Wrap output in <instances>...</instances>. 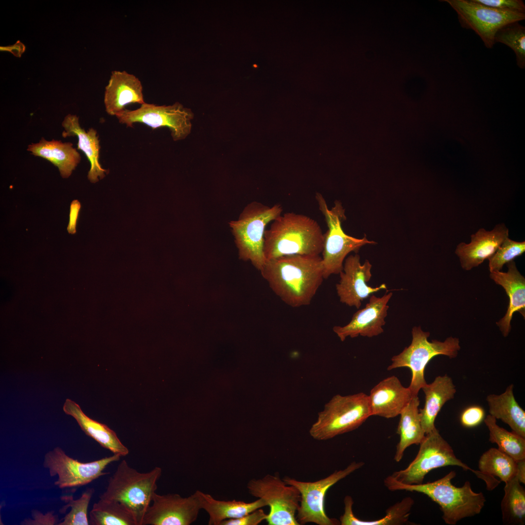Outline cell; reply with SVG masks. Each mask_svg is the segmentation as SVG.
I'll use <instances>...</instances> for the list:
<instances>
[{
	"label": "cell",
	"instance_id": "cell-19",
	"mask_svg": "<svg viewBox=\"0 0 525 525\" xmlns=\"http://www.w3.org/2000/svg\"><path fill=\"white\" fill-rule=\"evenodd\" d=\"M371 416L389 419L400 415L413 396L399 379L392 376L374 386L368 396Z\"/></svg>",
	"mask_w": 525,
	"mask_h": 525
},
{
	"label": "cell",
	"instance_id": "cell-40",
	"mask_svg": "<svg viewBox=\"0 0 525 525\" xmlns=\"http://www.w3.org/2000/svg\"><path fill=\"white\" fill-rule=\"evenodd\" d=\"M32 518L24 519L20 523L22 525H57L58 516L54 515V511H51L43 514L36 509L31 512Z\"/></svg>",
	"mask_w": 525,
	"mask_h": 525
},
{
	"label": "cell",
	"instance_id": "cell-22",
	"mask_svg": "<svg viewBox=\"0 0 525 525\" xmlns=\"http://www.w3.org/2000/svg\"><path fill=\"white\" fill-rule=\"evenodd\" d=\"M62 125L64 130L62 133L63 138L77 136V149L84 152L90 164L88 178L92 183H96L105 176L108 171L103 169L99 162L100 145L97 131L90 128L88 131L82 128L79 122V118L75 115L68 114L64 118Z\"/></svg>",
	"mask_w": 525,
	"mask_h": 525
},
{
	"label": "cell",
	"instance_id": "cell-14",
	"mask_svg": "<svg viewBox=\"0 0 525 525\" xmlns=\"http://www.w3.org/2000/svg\"><path fill=\"white\" fill-rule=\"evenodd\" d=\"M116 116L120 123L127 127H132L134 123L139 122L153 129L168 127L174 140H178L185 139L190 133L193 114L178 103L171 105L145 103L136 110L125 109Z\"/></svg>",
	"mask_w": 525,
	"mask_h": 525
},
{
	"label": "cell",
	"instance_id": "cell-21",
	"mask_svg": "<svg viewBox=\"0 0 525 525\" xmlns=\"http://www.w3.org/2000/svg\"><path fill=\"white\" fill-rule=\"evenodd\" d=\"M508 271L493 272L490 278L505 289L509 298V304L505 316L496 324L503 335L507 336L511 331L513 315L518 312L525 316V279L518 271L515 262L507 263Z\"/></svg>",
	"mask_w": 525,
	"mask_h": 525
},
{
	"label": "cell",
	"instance_id": "cell-29",
	"mask_svg": "<svg viewBox=\"0 0 525 525\" xmlns=\"http://www.w3.org/2000/svg\"><path fill=\"white\" fill-rule=\"evenodd\" d=\"M344 512L339 519L341 525H399L408 522L410 511L414 500L407 497L390 507L385 516L377 520L365 521L358 518L353 513V501L350 496L347 495L344 499Z\"/></svg>",
	"mask_w": 525,
	"mask_h": 525
},
{
	"label": "cell",
	"instance_id": "cell-31",
	"mask_svg": "<svg viewBox=\"0 0 525 525\" xmlns=\"http://www.w3.org/2000/svg\"><path fill=\"white\" fill-rule=\"evenodd\" d=\"M501 508L503 523L524 525L525 521V490L516 476L505 483Z\"/></svg>",
	"mask_w": 525,
	"mask_h": 525
},
{
	"label": "cell",
	"instance_id": "cell-5",
	"mask_svg": "<svg viewBox=\"0 0 525 525\" xmlns=\"http://www.w3.org/2000/svg\"><path fill=\"white\" fill-rule=\"evenodd\" d=\"M282 210L280 204L269 207L253 201L245 207L238 220L229 223L239 258L250 261L259 271L265 262L263 245L266 227L281 215Z\"/></svg>",
	"mask_w": 525,
	"mask_h": 525
},
{
	"label": "cell",
	"instance_id": "cell-12",
	"mask_svg": "<svg viewBox=\"0 0 525 525\" xmlns=\"http://www.w3.org/2000/svg\"><path fill=\"white\" fill-rule=\"evenodd\" d=\"M444 1L455 11L461 26L473 30L488 49L493 48L495 35L500 28L525 19V13L493 8L474 0Z\"/></svg>",
	"mask_w": 525,
	"mask_h": 525
},
{
	"label": "cell",
	"instance_id": "cell-2",
	"mask_svg": "<svg viewBox=\"0 0 525 525\" xmlns=\"http://www.w3.org/2000/svg\"><path fill=\"white\" fill-rule=\"evenodd\" d=\"M265 261L283 256L321 254L324 233L318 223L307 215L286 212L274 219L264 232Z\"/></svg>",
	"mask_w": 525,
	"mask_h": 525
},
{
	"label": "cell",
	"instance_id": "cell-42",
	"mask_svg": "<svg viewBox=\"0 0 525 525\" xmlns=\"http://www.w3.org/2000/svg\"><path fill=\"white\" fill-rule=\"evenodd\" d=\"M0 49V51L9 52L16 57H20L25 51V46L23 43L18 40L13 45L1 46Z\"/></svg>",
	"mask_w": 525,
	"mask_h": 525
},
{
	"label": "cell",
	"instance_id": "cell-36",
	"mask_svg": "<svg viewBox=\"0 0 525 525\" xmlns=\"http://www.w3.org/2000/svg\"><path fill=\"white\" fill-rule=\"evenodd\" d=\"M525 251V242H517L506 238L495 253L488 259L490 273L501 271L507 264Z\"/></svg>",
	"mask_w": 525,
	"mask_h": 525
},
{
	"label": "cell",
	"instance_id": "cell-10",
	"mask_svg": "<svg viewBox=\"0 0 525 525\" xmlns=\"http://www.w3.org/2000/svg\"><path fill=\"white\" fill-rule=\"evenodd\" d=\"M248 493L261 499L269 507L266 521L268 525H299L296 514L300 493L294 486L287 484L279 473L267 474L247 484Z\"/></svg>",
	"mask_w": 525,
	"mask_h": 525
},
{
	"label": "cell",
	"instance_id": "cell-9",
	"mask_svg": "<svg viewBox=\"0 0 525 525\" xmlns=\"http://www.w3.org/2000/svg\"><path fill=\"white\" fill-rule=\"evenodd\" d=\"M420 445L416 457L409 465L391 475L395 479L406 484H421L431 471L447 466H456L470 470L482 480L485 477V474L471 469L457 458L436 428L425 435Z\"/></svg>",
	"mask_w": 525,
	"mask_h": 525
},
{
	"label": "cell",
	"instance_id": "cell-30",
	"mask_svg": "<svg viewBox=\"0 0 525 525\" xmlns=\"http://www.w3.org/2000/svg\"><path fill=\"white\" fill-rule=\"evenodd\" d=\"M91 525H138L134 515L124 504L100 498L89 512Z\"/></svg>",
	"mask_w": 525,
	"mask_h": 525
},
{
	"label": "cell",
	"instance_id": "cell-34",
	"mask_svg": "<svg viewBox=\"0 0 525 525\" xmlns=\"http://www.w3.org/2000/svg\"><path fill=\"white\" fill-rule=\"evenodd\" d=\"M494 43H501L511 49L516 56V64L522 69L525 68V27L514 22L500 28L495 35Z\"/></svg>",
	"mask_w": 525,
	"mask_h": 525
},
{
	"label": "cell",
	"instance_id": "cell-28",
	"mask_svg": "<svg viewBox=\"0 0 525 525\" xmlns=\"http://www.w3.org/2000/svg\"><path fill=\"white\" fill-rule=\"evenodd\" d=\"M419 405L418 396H413L400 414L397 430V433L400 435V440L394 457L397 462L401 461L408 447L413 444H420L425 436L421 425Z\"/></svg>",
	"mask_w": 525,
	"mask_h": 525
},
{
	"label": "cell",
	"instance_id": "cell-24",
	"mask_svg": "<svg viewBox=\"0 0 525 525\" xmlns=\"http://www.w3.org/2000/svg\"><path fill=\"white\" fill-rule=\"evenodd\" d=\"M425 394V404L419 410L422 428L427 434L435 428V419L444 404L453 399L455 386L452 378L445 374L438 376L421 388Z\"/></svg>",
	"mask_w": 525,
	"mask_h": 525
},
{
	"label": "cell",
	"instance_id": "cell-32",
	"mask_svg": "<svg viewBox=\"0 0 525 525\" xmlns=\"http://www.w3.org/2000/svg\"><path fill=\"white\" fill-rule=\"evenodd\" d=\"M484 420L490 432V441L497 444L498 449L516 461L525 459V438L500 427L490 414Z\"/></svg>",
	"mask_w": 525,
	"mask_h": 525
},
{
	"label": "cell",
	"instance_id": "cell-17",
	"mask_svg": "<svg viewBox=\"0 0 525 525\" xmlns=\"http://www.w3.org/2000/svg\"><path fill=\"white\" fill-rule=\"evenodd\" d=\"M392 296V292L382 297L371 295L365 307L355 313L349 323L344 326H334L333 331L341 341L348 337H372L379 335L384 332L383 326L385 324V318L389 308L387 303Z\"/></svg>",
	"mask_w": 525,
	"mask_h": 525
},
{
	"label": "cell",
	"instance_id": "cell-13",
	"mask_svg": "<svg viewBox=\"0 0 525 525\" xmlns=\"http://www.w3.org/2000/svg\"><path fill=\"white\" fill-rule=\"evenodd\" d=\"M121 456L113 454L94 461L83 463L68 455L59 447L47 452L43 466L51 477L57 475L54 485L60 489L79 487L88 484L108 473L104 472L110 463L119 461Z\"/></svg>",
	"mask_w": 525,
	"mask_h": 525
},
{
	"label": "cell",
	"instance_id": "cell-37",
	"mask_svg": "<svg viewBox=\"0 0 525 525\" xmlns=\"http://www.w3.org/2000/svg\"><path fill=\"white\" fill-rule=\"evenodd\" d=\"M485 418L484 409L479 405H472L465 408L461 413L460 420L466 427L472 428L479 425Z\"/></svg>",
	"mask_w": 525,
	"mask_h": 525
},
{
	"label": "cell",
	"instance_id": "cell-41",
	"mask_svg": "<svg viewBox=\"0 0 525 525\" xmlns=\"http://www.w3.org/2000/svg\"><path fill=\"white\" fill-rule=\"evenodd\" d=\"M80 208L81 205L80 202L78 200H73L71 203L70 207V220L67 228V230L69 233L74 234L76 231V228L77 220Z\"/></svg>",
	"mask_w": 525,
	"mask_h": 525
},
{
	"label": "cell",
	"instance_id": "cell-26",
	"mask_svg": "<svg viewBox=\"0 0 525 525\" xmlns=\"http://www.w3.org/2000/svg\"><path fill=\"white\" fill-rule=\"evenodd\" d=\"M196 491L201 509L205 510L209 515V525H221L225 520L242 517L266 506L261 499L249 503L236 500H219L210 494L199 490Z\"/></svg>",
	"mask_w": 525,
	"mask_h": 525
},
{
	"label": "cell",
	"instance_id": "cell-8",
	"mask_svg": "<svg viewBox=\"0 0 525 525\" xmlns=\"http://www.w3.org/2000/svg\"><path fill=\"white\" fill-rule=\"evenodd\" d=\"M315 199L318 208L324 216L328 230L324 234L322 263L324 279L332 274H338L343 270L344 261L351 252L356 253L367 244H376L369 241L365 236L357 238L347 234L342 228V223L346 220L345 210L341 202L336 201L330 209L323 196L317 193Z\"/></svg>",
	"mask_w": 525,
	"mask_h": 525
},
{
	"label": "cell",
	"instance_id": "cell-11",
	"mask_svg": "<svg viewBox=\"0 0 525 525\" xmlns=\"http://www.w3.org/2000/svg\"><path fill=\"white\" fill-rule=\"evenodd\" d=\"M363 462L353 461L344 469L335 471L329 476L314 482L298 481L289 476L282 478L295 487L300 493L296 518L300 525L315 523L318 525H335L337 520L328 516L325 511V497L328 490L341 479L364 466Z\"/></svg>",
	"mask_w": 525,
	"mask_h": 525
},
{
	"label": "cell",
	"instance_id": "cell-6",
	"mask_svg": "<svg viewBox=\"0 0 525 525\" xmlns=\"http://www.w3.org/2000/svg\"><path fill=\"white\" fill-rule=\"evenodd\" d=\"M371 416L368 395L363 392L336 394L318 413L309 434L317 440L331 439L357 429Z\"/></svg>",
	"mask_w": 525,
	"mask_h": 525
},
{
	"label": "cell",
	"instance_id": "cell-3",
	"mask_svg": "<svg viewBox=\"0 0 525 525\" xmlns=\"http://www.w3.org/2000/svg\"><path fill=\"white\" fill-rule=\"evenodd\" d=\"M455 475V471H451L434 482L410 485L399 482L390 475L385 479L384 484L391 491L405 490L427 495L439 506L445 523L455 525L463 518L479 514L486 502L483 493L473 491L469 481L461 487L453 485L451 481Z\"/></svg>",
	"mask_w": 525,
	"mask_h": 525
},
{
	"label": "cell",
	"instance_id": "cell-43",
	"mask_svg": "<svg viewBox=\"0 0 525 525\" xmlns=\"http://www.w3.org/2000/svg\"><path fill=\"white\" fill-rule=\"evenodd\" d=\"M515 476L521 483L525 484V459L517 461Z\"/></svg>",
	"mask_w": 525,
	"mask_h": 525
},
{
	"label": "cell",
	"instance_id": "cell-20",
	"mask_svg": "<svg viewBox=\"0 0 525 525\" xmlns=\"http://www.w3.org/2000/svg\"><path fill=\"white\" fill-rule=\"evenodd\" d=\"M142 90L141 82L134 75L125 71H112L105 92L106 112L116 116L128 104L145 103Z\"/></svg>",
	"mask_w": 525,
	"mask_h": 525
},
{
	"label": "cell",
	"instance_id": "cell-4",
	"mask_svg": "<svg viewBox=\"0 0 525 525\" xmlns=\"http://www.w3.org/2000/svg\"><path fill=\"white\" fill-rule=\"evenodd\" d=\"M161 474L162 469L159 467L148 472H140L123 459L109 478L105 490L99 498L124 504L134 515L138 525H142Z\"/></svg>",
	"mask_w": 525,
	"mask_h": 525
},
{
	"label": "cell",
	"instance_id": "cell-38",
	"mask_svg": "<svg viewBox=\"0 0 525 525\" xmlns=\"http://www.w3.org/2000/svg\"><path fill=\"white\" fill-rule=\"evenodd\" d=\"M476 2L493 8L525 13V5L521 0H474Z\"/></svg>",
	"mask_w": 525,
	"mask_h": 525
},
{
	"label": "cell",
	"instance_id": "cell-25",
	"mask_svg": "<svg viewBox=\"0 0 525 525\" xmlns=\"http://www.w3.org/2000/svg\"><path fill=\"white\" fill-rule=\"evenodd\" d=\"M27 151L34 156L49 161L58 168L61 176L68 178L81 161V156L70 142L42 138L38 142L29 145Z\"/></svg>",
	"mask_w": 525,
	"mask_h": 525
},
{
	"label": "cell",
	"instance_id": "cell-33",
	"mask_svg": "<svg viewBox=\"0 0 525 525\" xmlns=\"http://www.w3.org/2000/svg\"><path fill=\"white\" fill-rule=\"evenodd\" d=\"M478 469L480 472L497 476L506 483L515 476L517 461L499 449L491 448L480 456Z\"/></svg>",
	"mask_w": 525,
	"mask_h": 525
},
{
	"label": "cell",
	"instance_id": "cell-18",
	"mask_svg": "<svg viewBox=\"0 0 525 525\" xmlns=\"http://www.w3.org/2000/svg\"><path fill=\"white\" fill-rule=\"evenodd\" d=\"M471 237L470 243H459L455 251L462 268L465 270L478 266L491 257L508 237V229L504 223L499 224L490 231L480 228Z\"/></svg>",
	"mask_w": 525,
	"mask_h": 525
},
{
	"label": "cell",
	"instance_id": "cell-15",
	"mask_svg": "<svg viewBox=\"0 0 525 525\" xmlns=\"http://www.w3.org/2000/svg\"><path fill=\"white\" fill-rule=\"evenodd\" d=\"M201 509L196 491L183 497L177 493L153 495L142 525H190Z\"/></svg>",
	"mask_w": 525,
	"mask_h": 525
},
{
	"label": "cell",
	"instance_id": "cell-1",
	"mask_svg": "<svg viewBox=\"0 0 525 525\" xmlns=\"http://www.w3.org/2000/svg\"><path fill=\"white\" fill-rule=\"evenodd\" d=\"M260 271L274 293L293 308L309 305L324 279L320 255L281 256L265 261Z\"/></svg>",
	"mask_w": 525,
	"mask_h": 525
},
{
	"label": "cell",
	"instance_id": "cell-16",
	"mask_svg": "<svg viewBox=\"0 0 525 525\" xmlns=\"http://www.w3.org/2000/svg\"><path fill=\"white\" fill-rule=\"evenodd\" d=\"M372 265L367 260L363 264L360 262V256L351 255L345 259L340 279L336 284V290L340 301L350 306L359 309L361 302L378 291L386 289L385 283L372 287L367 282L370 280Z\"/></svg>",
	"mask_w": 525,
	"mask_h": 525
},
{
	"label": "cell",
	"instance_id": "cell-39",
	"mask_svg": "<svg viewBox=\"0 0 525 525\" xmlns=\"http://www.w3.org/2000/svg\"><path fill=\"white\" fill-rule=\"evenodd\" d=\"M267 514L259 508L242 517L223 521L221 525H258L265 520Z\"/></svg>",
	"mask_w": 525,
	"mask_h": 525
},
{
	"label": "cell",
	"instance_id": "cell-35",
	"mask_svg": "<svg viewBox=\"0 0 525 525\" xmlns=\"http://www.w3.org/2000/svg\"><path fill=\"white\" fill-rule=\"evenodd\" d=\"M94 492L93 488H88L84 491L81 497L74 500L72 495H63L60 497L66 505L60 510V513L66 512L68 508H70V511L63 518V521L58 525H88V509L90 499Z\"/></svg>",
	"mask_w": 525,
	"mask_h": 525
},
{
	"label": "cell",
	"instance_id": "cell-27",
	"mask_svg": "<svg viewBox=\"0 0 525 525\" xmlns=\"http://www.w3.org/2000/svg\"><path fill=\"white\" fill-rule=\"evenodd\" d=\"M513 388L511 384L504 393L487 396L489 413L496 419H500L508 425L512 432L525 438V412L516 401Z\"/></svg>",
	"mask_w": 525,
	"mask_h": 525
},
{
	"label": "cell",
	"instance_id": "cell-23",
	"mask_svg": "<svg viewBox=\"0 0 525 525\" xmlns=\"http://www.w3.org/2000/svg\"><path fill=\"white\" fill-rule=\"evenodd\" d=\"M63 409L66 414L71 416L76 420L87 435L94 439L102 447L121 456H126L129 454L128 449L122 443L113 430L105 424L88 417L74 401L66 399Z\"/></svg>",
	"mask_w": 525,
	"mask_h": 525
},
{
	"label": "cell",
	"instance_id": "cell-7",
	"mask_svg": "<svg viewBox=\"0 0 525 525\" xmlns=\"http://www.w3.org/2000/svg\"><path fill=\"white\" fill-rule=\"evenodd\" d=\"M412 339L410 345L405 347L399 354L391 358L392 363L387 369L391 370L399 368H408L412 373V378L408 387L413 396L418 393L427 383L424 378L426 366L435 356L445 355L450 358H455L460 350L459 340L456 337H448L443 342L437 340H428L430 332H424L420 326H415L412 330Z\"/></svg>",
	"mask_w": 525,
	"mask_h": 525
}]
</instances>
